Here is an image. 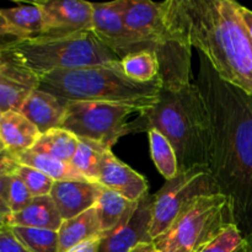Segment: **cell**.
<instances>
[{"label": "cell", "mask_w": 252, "mask_h": 252, "mask_svg": "<svg viewBox=\"0 0 252 252\" xmlns=\"http://www.w3.org/2000/svg\"><path fill=\"white\" fill-rule=\"evenodd\" d=\"M194 80L211 125L208 169L219 192L231 202L235 225L252 235V95L226 83L198 53Z\"/></svg>", "instance_id": "1"}, {"label": "cell", "mask_w": 252, "mask_h": 252, "mask_svg": "<svg viewBox=\"0 0 252 252\" xmlns=\"http://www.w3.org/2000/svg\"><path fill=\"white\" fill-rule=\"evenodd\" d=\"M167 14L192 48L226 83L252 95V38L234 0H166Z\"/></svg>", "instance_id": "2"}, {"label": "cell", "mask_w": 252, "mask_h": 252, "mask_svg": "<svg viewBox=\"0 0 252 252\" xmlns=\"http://www.w3.org/2000/svg\"><path fill=\"white\" fill-rule=\"evenodd\" d=\"M158 129L174 147L179 172L208 167L211 125L206 102L194 81L161 88L158 102L128 122V134Z\"/></svg>", "instance_id": "3"}, {"label": "cell", "mask_w": 252, "mask_h": 252, "mask_svg": "<svg viewBox=\"0 0 252 252\" xmlns=\"http://www.w3.org/2000/svg\"><path fill=\"white\" fill-rule=\"evenodd\" d=\"M161 78L137 83L128 78L121 61L100 65L58 70L39 78L38 89L65 101H93L128 106L143 112L158 102Z\"/></svg>", "instance_id": "4"}, {"label": "cell", "mask_w": 252, "mask_h": 252, "mask_svg": "<svg viewBox=\"0 0 252 252\" xmlns=\"http://www.w3.org/2000/svg\"><path fill=\"white\" fill-rule=\"evenodd\" d=\"M0 51L38 79L53 71L121 61L93 31L15 38L0 44Z\"/></svg>", "instance_id": "5"}, {"label": "cell", "mask_w": 252, "mask_h": 252, "mask_svg": "<svg viewBox=\"0 0 252 252\" xmlns=\"http://www.w3.org/2000/svg\"><path fill=\"white\" fill-rule=\"evenodd\" d=\"M126 26L157 53L162 88H177L191 83L192 47L167 14L165 1L125 0Z\"/></svg>", "instance_id": "6"}, {"label": "cell", "mask_w": 252, "mask_h": 252, "mask_svg": "<svg viewBox=\"0 0 252 252\" xmlns=\"http://www.w3.org/2000/svg\"><path fill=\"white\" fill-rule=\"evenodd\" d=\"M230 225H235L230 199L221 193L203 196L153 243L158 252H198Z\"/></svg>", "instance_id": "7"}, {"label": "cell", "mask_w": 252, "mask_h": 252, "mask_svg": "<svg viewBox=\"0 0 252 252\" xmlns=\"http://www.w3.org/2000/svg\"><path fill=\"white\" fill-rule=\"evenodd\" d=\"M220 193L208 167L179 172L154 194L150 238L157 240L194 202L203 196Z\"/></svg>", "instance_id": "8"}, {"label": "cell", "mask_w": 252, "mask_h": 252, "mask_svg": "<svg viewBox=\"0 0 252 252\" xmlns=\"http://www.w3.org/2000/svg\"><path fill=\"white\" fill-rule=\"evenodd\" d=\"M134 112V108L117 103L68 101L61 128L79 139L90 140L111 150L121 137L128 134L127 117Z\"/></svg>", "instance_id": "9"}, {"label": "cell", "mask_w": 252, "mask_h": 252, "mask_svg": "<svg viewBox=\"0 0 252 252\" xmlns=\"http://www.w3.org/2000/svg\"><path fill=\"white\" fill-rule=\"evenodd\" d=\"M93 4V32L120 59L134 52L150 49L143 39L129 31L123 20L125 0Z\"/></svg>", "instance_id": "10"}, {"label": "cell", "mask_w": 252, "mask_h": 252, "mask_svg": "<svg viewBox=\"0 0 252 252\" xmlns=\"http://www.w3.org/2000/svg\"><path fill=\"white\" fill-rule=\"evenodd\" d=\"M153 204L154 194L147 193L142 197L129 220L101 236L97 252H130L142 244L153 243L150 238Z\"/></svg>", "instance_id": "11"}, {"label": "cell", "mask_w": 252, "mask_h": 252, "mask_svg": "<svg viewBox=\"0 0 252 252\" xmlns=\"http://www.w3.org/2000/svg\"><path fill=\"white\" fill-rule=\"evenodd\" d=\"M46 34L93 31V4L84 0H41Z\"/></svg>", "instance_id": "12"}, {"label": "cell", "mask_w": 252, "mask_h": 252, "mask_svg": "<svg viewBox=\"0 0 252 252\" xmlns=\"http://www.w3.org/2000/svg\"><path fill=\"white\" fill-rule=\"evenodd\" d=\"M39 79L0 51V113L20 111Z\"/></svg>", "instance_id": "13"}, {"label": "cell", "mask_w": 252, "mask_h": 252, "mask_svg": "<svg viewBox=\"0 0 252 252\" xmlns=\"http://www.w3.org/2000/svg\"><path fill=\"white\" fill-rule=\"evenodd\" d=\"M97 184L132 202H138L149 193V185L145 177L121 161L111 150L103 153Z\"/></svg>", "instance_id": "14"}, {"label": "cell", "mask_w": 252, "mask_h": 252, "mask_svg": "<svg viewBox=\"0 0 252 252\" xmlns=\"http://www.w3.org/2000/svg\"><path fill=\"white\" fill-rule=\"evenodd\" d=\"M102 186L89 181H56L49 196L62 219L74 218L95 207Z\"/></svg>", "instance_id": "15"}, {"label": "cell", "mask_w": 252, "mask_h": 252, "mask_svg": "<svg viewBox=\"0 0 252 252\" xmlns=\"http://www.w3.org/2000/svg\"><path fill=\"white\" fill-rule=\"evenodd\" d=\"M66 103L68 101L37 88L27 96L19 112L31 121L43 134L54 128H61L65 116Z\"/></svg>", "instance_id": "16"}, {"label": "cell", "mask_w": 252, "mask_h": 252, "mask_svg": "<svg viewBox=\"0 0 252 252\" xmlns=\"http://www.w3.org/2000/svg\"><path fill=\"white\" fill-rule=\"evenodd\" d=\"M41 137L36 126L19 111L2 113L0 121V140L5 149L17 155L32 149Z\"/></svg>", "instance_id": "17"}, {"label": "cell", "mask_w": 252, "mask_h": 252, "mask_svg": "<svg viewBox=\"0 0 252 252\" xmlns=\"http://www.w3.org/2000/svg\"><path fill=\"white\" fill-rule=\"evenodd\" d=\"M63 219L51 196L34 197L31 203L17 213L10 214L6 219L7 226L47 229L58 231Z\"/></svg>", "instance_id": "18"}, {"label": "cell", "mask_w": 252, "mask_h": 252, "mask_svg": "<svg viewBox=\"0 0 252 252\" xmlns=\"http://www.w3.org/2000/svg\"><path fill=\"white\" fill-rule=\"evenodd\" d=\"M138 202L129 201L117 192L102 187L95 204L102 235L111 233L129 220L137 209Z\"/></svg>", "instance_id": "19"}, {"label": "cell", "mask_w": 252, "mask_h": 252, "mask_svg": "<svg viewBox=\"0 0 252 252\" xmlns=\"http://www.w3.org/2000/svg\"><path fill=\"white\" fill-rule=\"evenodd\" d=\"M102 235L95 207L63 220L58 230V252H65L83 241Z\"/></svg>", "instance_id": "20"}, {"label": "cell", "mask_w": 252, "mask_h": 252, "mask_svg": "<svg viewBox=\"0 0 252 252\" xmlns=\"http://www.w3.org/2000/svg\"><path fill=\"white\" fill-rule=\"evenodd\" d=\"M0 19L14 29L21 38L46 34L44 15L37 1L14 7H0Z\"/></svg>", "instance_id": "21"}, {"label": "cell", "mask_w": 252, "mask_h": 252, "mask_svg": "<svg viewBox=\"0 0 252 252\" xmlns=\"http://www.w3.org/2000/svg\"><path fill=\"white\" fill-rule=\"evenodd\" d=\"M15 158L20 165L33 167L46 174L54 181H88L83 175H80L74 169L70 162L62 161L48 155L27 150V152L15 155Z\"/></svg>", "instance_id": "22"}, {"label": "cell", "mask_w": 252, "mask_h": 252, "mask_svg": "<svg viewBox=\"0 0 252 252\" xmlns=\"http://www.w3.org/2000/svg\"><path fill=\"white\" fill-rule=\"evenodd\" d=\"M78 145L79 138L73 133L63 128H54L41 134L34 147L30 150L38 154L48 155L62 161L70 162Z\"/></svg>", "instance_id": "23"}, {"label": "cell", "mask_w": 252, "mask_h": 252, "mask_svg": "<svg viewBox=\"0 0 252 252\" xmlns=\"http://www.w3.org/2000/svg\"><path fill=\"white\" fill-rule=\"evenodd\" d=\"M126 75L137 83H150L160 78V63L153 49L134 52L121 59Z\"/></svg>", "instance_id": "24"}, {"label": "cell", "mask_w": 252, "mask_h": 252, "mask_svg": "<svg viewBox=\"0 0 252 252\" xmlns=\"http://www.w3.org/2000/svg\"><path fill=\"white\" fill-rule=\"evenodd\" d=\"M148 137L150 154L158 171L166 179V181L176 177L179 174V160L171 143L158 129L148 130Z\"/></svg>", "instance_id": "25"}, {"label": "cell", "mask_w": 252, "mask_h": 252, "mask_svg": "<svg viewBox=\"0 0 252 252\" xmlns=\"http://www.w3.org/2000/svg\"><path fill=\"white\" fill-rule=\"evenodd\" d=\"M107 149L86 139H79V145L70 160L74 169L88 181L97 184L103 153Z\"/></svg>", "instance_id": "26"}, {"label": "cell", "mask_w": 252, "mask_h": 252, "mask_svg": "<svg viewBox=\"0 0 252 252\" xmlns=\"http://www.w3.org/2000/svg\"><path fill=\"white\" fill-rule=\"evenodd\" d=\"M10 228L30 252H58V231L25 226Z\"/></svg>", "instance_id": "27"}, {"label": "cell", "mask_w": 252, "mask_h": 252, "mask_svg": "<svg viewBox=\"0 0 252 252\" xmlns=\"http://www.w3.org/2000/svg\"><path fill=\"white\" fill-rule=\"evenodd\" d=\"M16 174L25 182V185L29 189V191L31 192L33 198L34 197L49 196L52 189H53L54 182H56L43 172L38 171L33 167L25 166V165H19Z\"/></svg>", "instance_id": "28"}, {"label": "cell", "mask_w": 252, "mask_h": 252, "mask_svg": "<svg viewBox=\"0 0 252 252\" xmlns=\"http://www.w3.org/2000/svg\"><path fill=\"white\" fill-rule=\"evenodd\" d=\"M244 241L245 238L238 226L230 225L198 252H234Z\"/></svg>", "instance_id": "29"}, {"label": "cell", "mask_w": 252, "mask_h": 252, "mask_svg": "<svg viewBox=\"0 0 252 252\" xmlns=\"http://www.w3.org/2000/svg\"><path fill=\"white\" fill-rule=\"evenodd\" d=\"M32 199H33V197H32L31 192L29 191L25 182L20 179L16 172L12 174L10 177L9 193H7V203H9L11 214L22 211L25 207L31 203Z\"/></svg>", "instance_id": "30"}, {"label": "cell", "mask_w": 252, "mask_h": 252, "mask_svg": "<svg viewBox=\"0 0 252 252\" xmlns=\"http://www.w3.org/2000/svg\"><path fill=\"white\" fill-rule=\"evenodd\" d=\"M0 252H30L15 236L11 228L5 225L0 230Z\"/></svg>", "instance_id": "31"}, {"label": "cell", "mask_w": 252, "mask_h": 252, "mask_svg": "<svg viewBox=\"0 0 252 252\" xmlns=\"http://www.w3.org/2000/svg\"><path fill=\"white\" fill-rule=\"evenodd\" d=\"M10 176L0 177V220L6 224V219L9 218L11 211L9 208L7 203V193H9V185H10Z\"/></svg>", "instance_id": "32"}, {"label": "cell", "mask_w": 252, "mask_h": 252, "mask_svg": "<svg viewBox=\"0 0 252 252\" xmlns=\"http://www.w3.org/2000/svg\"><path fill=\"white\" fill-rule=\"evenodd\" d=\"M19 162H17L16 158L11 154L10 152L5 150L0 154V177L2 176H10V175L15 174L19 167Z\"/></svg>", "instance_id": "33"}, {"label": "cell", "mask_w": 252, "mask_h": 252, "mask_svg": "<svg viewBox=\"0 0 252 252\" xmlns=\"http://www.w3.org/2000/svg\"><path fill=\"white\" fill-rule=\"evenodd\" d=\"M101 236L102 235L95 236V238H91L89 239V240L83 241V243L78 244V245L69 249V250L65 252H97L98 246H100Z\"/></svg>", "instance_id": "34"}, {"label": "cell", "mask_w": 252, "mask_h": 252, "mask_svg": "<svg viewBox=\"0 0 252 252\" xmlns=\"http://www.w3.org/2000/svg\"><path fill=\"white\" fill-rule=\"evenodd\" d=\"M1 38L15 39V38H21V36H20L14 29H11L6 22L2 21V20L0 19V39Z\"/></svg>", "instance_id": "35"}, {"label": "cell", "mask_w": 252, "mask_h": 252, "mask_svg": "<svg viewBox=\"0 0 252 252\" xmlns=\"http://www.w3.org/2000/svg\"><path fill=\"white\" fill-rule=\"evenodd\" d=\"M240 15L243 17V21L245 24L246 29H248L250 37L252 38V11L248 7H244L240 5Z\"/></svg>", "instance_id": "36"}, {"label": "cell", "mask_w": 252, "mask_h": 252, "mask_svg": "<svg viewBox=\"0 0 252 252\" xmlns=\"http://www.w3.org/2000/svg\"><path fill=\"white\" fill-rule=\"evenodd\" d=\"M130 252H157V249H155L154 243L150 244H142V245L137 246L133 251Z\"/></svg>", "instance_id": "37"}, {"label": "cell", "mask_w": 252, "mask_h": 252, "mask_svg": "<svg viewBox=\"0 0 252 252\" xmlns=\"http://www.w3.org/2000/svg\"><path fill=\"white\" fill-rule=\"evenodd\" d=\"M246 239H248V243H249V252H252V235Z\"/></svg>", "instance_id": "38"}, {"label": "cell", "mask_w": 252, "mask_h": 252, "mask_svg": "<svg viewBox=\"0 0 252 252\" xmlns=\"http://www.w3.org/2000/svg\"><path fill=\"white\" fill-rule=\"evenodd\" d=\"M5 150H6V149H5V145L2 144V142L0 140V154H1L2 152H5Z\"/></svg>", "instance_id": "39"}, {"label": "cell", "mask_w": 252, "mask_h": 252, "mask_svg": "<svg viewBox=\"0 0 252 252\" xmlns=\"http://www.w3.org/2000/svg\"><path fill=\"white\" fill-rule=\"evenodd\" d=\"M5 225H6V224H5V223H4V221H1V220H0V230H1V229H2V228H4V226H5Z\"/></svg>", "instance_id": "40"}, {"label": "cell", "mask_w": 252, "mask_h": 252, "mask_svg": "<svg viewBox=\"0 0 252 252\" xmlns=\"http://www.w3.org/2000/svg\"><path fill=\"white\" fill-rule=\"evenodd\" d=\"M1 116H2V113H0V121H1Z\"/></svg>", "instance_id": "41"}, {"label": "cell", "mask_w": 252, "mask_h": 252, "mask_svg": "<svg viewBox=\"0 0 252 252\" xmlns=\"http://www.w3.org/2000/svg\"><path fill=\"white\" fill-rule=\"evenodd\" d=\"M157 252H158V251H157Z\"/></svg>", "instance_id": "42"}]
</instances>
